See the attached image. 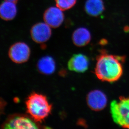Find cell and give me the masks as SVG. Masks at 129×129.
<instances>
[{
  "label": "cell",
  "instance_id": "cell-11",
  "mask_svg": "<svg viewBox=\"0 0 129 129\" xmlns=\"http://www.w3.org/2000/svg\"><path fill=\"white\" fill-rule=\"evenodd\" d=\"M17 13L16 2L4 1L0 6V16L5 21H11L15 18Z\"/></svg>",
  "mask_w": 129,
  "mask_h": 129
},
{
  "label": "cell",
  "instance_id": "cell-10",
  "mask_svg": "<svg viewBox=\"0 0 129 129\" xmlns=\"http://www.w3.org/2000/svg\"><path fill=\"white\" fill-rule=\"evenodd\" d=\"M73 43L76 46L82 47L89 43L91 34L89 30L85 27H79L73 32L72 36Z\"/></svg>",
  "mask_w": 129,
  "mask_h": 129
},
{
  "label": "cell",
  "instance_id": "cell-2",
  "mask_svg": "<svg viewBox=\"0 0 129 129\" xmlns=\"http://www.w3.org/2000/svg\"><path fill=\"white\" fill-rule=\"evenodd\" d=\"M25 103L27 113L35 122H42L52 110V105L46 96L37 93L30 94Z\"/></svg>",
  "mask_w": 129,
  "mask_h": 129
},
{
  "label": "cell",
  "instance_id": "cell-13",
  "mask_svg": "<svg viewBox=\"0 0 129 129\" xmlns=\"http://www.w3.org/2000/svg\"><path fill=\"white\" fill-rule=\"evenodd\" d=\"M37 67L40 73L50 75L54 73L56 70L55 61L51 56H44L38 61Z\"/></svg>",
  "mask_w": 129,
  "mask_h": 129
},
{
  "label": "cell",
  "instance_id": "cell-7",
  "mask_svg": "<svg viewBox=\"0 0 129 129\" xmlns=\"http://www.w3.org/2000/svg\"><path fill=\"white\" fill-rule=\"evenodd\" d=\"M88 105L94 111H100L105 108L107 99L105 93L100 90H94L88 94L86 98Z\"/></svg>",
  "mask_w": 129,
  "mask_h": 129
},
{
  "label": "cell",
  "instance_id": "cell-14",
  "mask_svg": "<svg viewBox=\"0 0 129 129\" xmlns=\"http://www.w3.org/2000/svg\"><path fill=\"white\" fill-rule=\"evenodd\" d=\"M56 6L63 11L69 10L74 6L77 0H55Z\"/></svg>",
  "mask_w": 129,
  "mask_h": 129
},
{
  "label": "cell",
  "instance_id": "cell-1",
  "mask_svg": "<svg viewBox=\"0 0 129 129\" xmlns=\"http://www.w3.org/2000/svg\"><path fill=\"white\" fill-rule=\"evenodd\" d=\"M120 57L107 54H103L98 58L95 73L99 79L104 82H115L123 73Z\"/></svg>",
  "mask_w": 129,
  "mask_h": 129
},
{
  "label": "cell",
  "instance_id": "cell-9",
  "mask_svg": "<svg viewBox=\"0 0 129 129\" xmlns=\"http://www.w3.org/2000/svg\"><path fill=\"white\" fill-rule=\"evenodd\" d=\"M89 66V58L86 56L82 54L73 55L68 63L69 70L78 73L86 72Z\"/></svg>",
  "mask_w": 129,
  "mask_h": 129
},
{
  "label": "cell",
  "instance_id": "cell-4",
  "mask_svg": "<svg viewBox=\"0 0 129 129\" xmlns=\"http://www.w3.org/2000/svg\"><path fill=\"white\" fill-rule=\"evenodd\" d=\"M30 54V49L28 45L22 42L15 43L10 47L9 56L13 62L22 63L27 61Z\"/></svg>",
  "mask_w": 129,
  "mask_h": 129
},
{
  "label": "cell",
  "instance_id": "cell-5",
  "mask_svg": "<svg viewBox=\"0 0 129 129\" xmlns=\"http://www.w3.org/2000/svg\"><path fill=\"white\" fill-rule=\"evenodd\" d=\"M63 11L56 6L49 8L44 13V21L52 28L59 27L64 20Z\"/></svg>",
  "mask_w": 129,
  "mask_h": 129
},
{
  "label": "cell",
  "instance_id": "cell-8",
  "mask_svg": "<svg viewBox=\"0 0 129 129\" xmlns=\"http://www.w3.org/2000/svg\"><path fill=\"white\" fill-rule=\"evenodd\" d=\"M3 128L7 129H38L37 125L31 119L23 116H17L4 124Z\"/></svg>",
  "mask_w": 129,
  "mask_h": 129
},
{
  "label": "cell",
  "instance_id": "cell-3",
  "mask_svg": "<svg viewBox=\"0 0 129 129\" xmlns=\"http://www.w3.org/2000/svg\"><path fill=\"white\" fill-rule=\"evenodd\" d=\"M110 112L114 122L118 125L129 129V96L121 97L111 102Z\"/></svg>",
  "mask_w": 129,
  "mask_h": 129
},
{
  "label": "cell",
  "instance_id": "cell-6",
  "mask_svg": "<svg viewBox=\"0 0 129 129\" xmlns=\"http://www.w3.org/2000/svg\"><path fill=\"white\" fill-rule=\"evenodd\" d=\"M51 28L44 21L34 24L30 30V35L33 40L39 44L47 42L51 37Z\"/></svg>",
  "mask_w": 129,
  "mask_h": 129
},
{
  "label": "cell",
  "instance_id": "cell-12",
  "mask_svg": "<svg viewBox=\"0 0 129 129\" xmlns=\"http://www.w3.org/2000/svg\"><path fill=\"white\" fill-rule=\"evenodd\" d=\"M84 9L88 14L92 16H100L105 10L103 0H86Z\"/></svg>",
  "mask_w": 129,
  "mask_h": 129
},
{
  "label": "cell",
  "instance_id": "cell-15",
  "mask_svg": "<svg viewBox=\"0 0 129 129\" xmlns=\"http://www.w3.org/2000/svg\"><path fill=\"white\" fill-rule=\"evenodd\" d=\"M4 1H12V2H16L18 0H4Z\"/></svg>",
  "mask_w": 129,
  "mask_h": 129
}]
</instances>
